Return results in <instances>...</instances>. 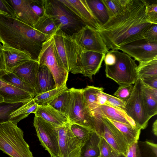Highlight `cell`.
<instances>
[{"label":"cell","mask_w":157,"mask_h":157,"mask_svg":"<svg viewBox=\"0 0 157 157\" xmlns=\"http://www.w3.org/2000/svg\"><path fill=\"white\" fill-rule=\"evenodd\" d=\"M144 0H128L125 8L109 18L98 31L108 50L143 38L144 31L152 24L147 20Z\"/></svg>","instance_id":"1"},{"label":"cell","mask_w":157,"mask_h":157,"mask_svg":"<svg viewBox=\"0 0 157 157\" xmlns=\"http://www.w3.org/2000/svg\"><path fill=\"white\" fill-rule=\"evenodd\" d=\"M50 37L16 18L0 14V42L3 46L26 52L37 61L43 43Z\"/></svg>","instance_id":"2"},{"label":"cell","mask_w":157,"mask_h":157,"mask_svg":"<svg viewBox=\"0 0 157 157\" xmlns=\"http://www.w3.org/2000/svg\"><path fill=\"white\" fill-rule=\"evenodd\" d=\"M52 36L55 51L60 65L68 72L81 74L84 52L71 36L59 29Z\"/></svg>","instance_id":"3"},{"label":"cell","mask_w":157,"mask_h":157,"mask_svg":"<svg viewBox=\"0 0 157 157\" xmlns=\"http://www.w3.org/2000/svg\"><path fill=\"white\" fill-rule=\"evenodd\" d=\"M23 133L12 122L0 124V150L10 157H33Z\"/></svg>","instance_id":"4"},{"label":"cell","mask_w":157,"mask_h":157,"mask_svg":"<svg viewBox=\"0 0 157 157\" xmlns=\"http://www.w3.org/2000/svg\"><path fill=\"white\" fill-rule=\"evenodd\" d=\"M71 98L68 120L70 124H75L89 128L101 136L102 122L100 118L93 116L88 110L84 101L82 89H69Z\"/></svg>","instance_id":"5"},{"label":"cell","mask_w":157,"mask_h":157,"mask_svg":"<svg viewBox=\"0 0 157 157\" xmlns=\"http://www.w3.org/2000/svg\"><path fill=\"white\" fill-rule=\"evenodd\" d=\"M110 51L115 55L116 62L113 65H105L106 77L113 80L119 86L134 84L138 78L135 60L118 50Z\"/></svg>","instance_id":"6"},{"label":"cell","mask_w":157,"mask_h":157,"mask_svg":"<svg viewBox=\"0 0 157 157\" xmlns=\"http://www.w3.org/2000/svg\"><path fill=\"white\" fill-rule=\"evenodd\" d=\"M42 2L44 13L53 18L59 25L60 29L67 34L72 35L84 26L59 0H42Z\"/></svg>","instance_id":"7"},{"label":"cell","mask_w":157,"mask_h":157,"mask_svg":"<svg viewBox=\"0 0 157 157\" xmlns=\"http://www.w3.org/2000/svg\"><path fill=\"white\" fill-rule=\"evenodd\" d=\"M37 61L39 65H45L53 76L56 87L66 85L69 72L60 64L55 51L52 36L42 44Z\"/></svg>","instance_id":"8"},{"label":"cell","mask_w":157,"mask_h":157,"mask_svg":"<svg viewBox=\"0 0 157 157\" xmlns=\"http://www.w3.org/2000/svg\"><path fill=\"white\" fill-rule=\"evenodd\" d=\"M33 124L41 145L49 153L51 157H60L58 127L36 116Z\"/></svg>","instance_id":"9"},{"label":"cell","mask_w":157,"mask_h":157,"mask_svg":"<svg viewBox=\"0 0 157 157\" xmlns=\"http://www.w3.org/2000/svg\"><path fill=\"white\" fill-rule=\"evenodd\" d=\"M141 81L138 78L132 93L125 103L124 112L141 129L147 126L150 118L146 111L141 94Z\"/></svg>","instance_id":"10"},{"label":"cell","mask_w":157,"mask_h":157,"mask_svg":"<svg viewBox=\"0 0 157 157\" xmlns=\"http://www.w3.org/2000/svg\"><path fill=\"white\" fill-rule=\"evenodd\" d=\"M71 36L83 52H94L106 54L109 52L99 33L95 29L84 26Z\"/></svg>","instance_id":"11"},{"label":"cell","mask_w":157,"mask_h":157,"mask_svg":"<svg viewBox=\"0 0 157 157\" xmlns=\"http://www.w3.org/2000/svg\"><path fill=\"white\" fill-rule=\"evenodd\" d=\"M119 50L139 62L157 58V42H150L144 38L122 45Z\"/></svg>","instance_id":"12"},{"label":"cell","mask_w":157,"mask_h":157,"mask_svg":"<svg viewBox=\"0 0 157 157\" xmlns=\"http://www.w3.org/2000/svg\"><path fill=\"white\" fill-rule=\"evenodd\" d=\"M70 125L68 122L58 128L60 157H80L83 144L74 135Z\"/></svg>","instance_id":"13"},{"label":"cell","mask_w":157,"mask_h":157,"mask_svg":"<svg viewBox=\"0 0 157 157\" xmlns=\"http://www.w3.org/2000/svg\"><path fill=\"white\" fill-rule=\"evenodd\" d=\"M102 124L101 137H103L116 152L125 156L129 147L128 142L123 134L107 118L100 116Z\"/></svg>","instance_id":"14"},{"label":"cell","mask_w":157,"mask_h":157,"mask_svg":"<svg viewBox=\"0 0 157 157\" xmlns=\"http://www.w3.org/2000/svg\"><path fill=\"white\" fill-rule=\"evenodd\" d=\"M79 20L84 26L98 31L101 26L89 6L86 0H59Z\"/></svg>","instance_id":"15"},{"label":"cell","mask_w":157,"mask_h":157,"mask_svg":"<svg viewBox=\"0 0 157 157\" xmlns=\"http://www.w3.org/2000/svg\"><path fill=\"white\" fill-rule=\"evenodd\" d=\"M2 59L6 71L11 72L15 68L32 59L27 52L14 48L1 46Z\"/></svg>","instance_id":"16"},{"label":"cell","mask_w":157,"mask_h":157,"mask_svg":"<svg viewBox=\"0 0 157 157\" xmlns=\"http://www.w3.org/2000/svg\"><path fill=\"white\" fill-rule=\"evenodd\" d=\"M15 12L16 18L33 27L39 17L33 11L31 0H7Z\"/></svg>","instance_id":"17"},{"label":"cell","mask_w":157,"mask_h":157,"mask_svg":"<svg viewBox=\"0 0 157 157\" xmlns=\"http://www.w3.org/2000/svg\"><path fill=\"white\" fill-rule=\"evenodd\" d=\"M91 114L94 117L102 116L109 120L138 127L132 119L124 111L107 105L99 106Z\"/></svg>","instance_id":"18"},{"label":"cell","mask_w":157,"mask_h":157,"mask_svg":"<svg viewBox=\"0 0 157 157\" xmlns=\"http://www.w3.org/2000/svg\"><path fill=\"white\" fill-rule=\"evenodd\" d=\"M0 95L3 102L8 103L24 102L33 98L34 94L4 82L0 86Z\"/></svg>","instance_id":"19"},{"label":"cell","mask_w":157,"mask_h":157,"mask_svg":"<svg viewBox=\"0 0 157 157\" xmlns=\"http://www.w3.org/2000/svg\"><path fill=\"white\" fill-rule=\"evenodd\" d=\"M105 54L94 52H84L81 74L92 80L93 75H95L101 68Z\"/></svg>","instance_id":"20"},{"label":"cell","mask_w":157,"mask_h":157,"mask_svg":"<svg viewBox=\"0 0 157 157\" xmlns=\"http://www.w3.org/2000/svg\"><path fill=\"white\" fill-rule=\"evenodd\" d=\"M39 68L38 61L31 59L15 68L11 72L35 91L36 78Z\"/></svg>","instance_id":"21"},{"label":"cell","mask_w":157,"mask_h":157,"mask_svg":"<svg viewBox=\"0 0 157 157\" xmlns=\"http://www.w3.org/2000/svg\"><path fill=\"white\" fill-rule=\"evenodd\" d=\"M34 114L56 127L69 122L66 117L48 104L38 105Z\"/></svg>","instance_id":"22"},{"label":"cell","mask_w":157,"mask_h":157,"mask_svg":"<svg viewBox=\"0 0 157 157\" xmlns=\"http://www.w3.org/2000/svg\"><path fill=\"white\" fill-rule=\"evenodd\" d=\"M56 88L53 75L48 67L44 65H39L36 75L35 89L36 95L49 91Z\"/></svg>","instance_id":"23"},{"label":"cell","mask_w":157,"mask_h":157,"mask_svg":"<svg viewBox=\"0 0 157 157\" xmlns=\"http://www.w3.org/2000/svg\"><path fill=\"white\" fill-rule=\"evenodd\" d=\"M101 136L93 132L88 136L82 146L80 157H95L100 156L99 144Z\"/></svg>","instance_id":"24"},{"label":"cell","mask_w":157,"mask_h":157,"mask_svg":"<svg viewBox=\"0 0 157 157\" xmlns=\"http://www.w3.org/2000/svg\"><path fill=\"white\" fill-rule=\"evenodd\" d=\"M33 28L49 37L52 36L60 29L59 25L56 21L45 13L39 17Z\"/></svg>","instance_id":"25"},{"label":"cell","mask_w":157,"mask_h":157,"mask_svg":"<svg viewBox=\"0 0 157 157\" xmlns=\"http://www.w3.org/2000/svg\"><path fill=\"white\" fill-rule=\"evenodd\" d=\"M38 105L33 98L26 102L11 113L10 116V121L17 124L31 113L34 114L37 109Z\"/></svg>","instance_id":"26"},{"label":"cell","mask_w":157,"mask_h":157,"mask_svg":"<svg viewBox=\"0 0 157 157\" xmlns=\"http://www.w3.org/2000/svg\"><path fill=\"white\" fill-rule=\"evenodd\" d=\"M104 89L102 87H96L93 86H88L82 89L85 103L90 113L98 106V96L101 92L103 91Z\"/></svg>","instance_id":"27"},{"label":"cell","mask_w":157,"mask_h":157,"mask_svg":"<svg viewBox=\"0 0 157 157\" xmlns=\"http://www.w3.org/2000/svg\"><path fill=\"white\" fill-rule=\"evenodd\" d=\"M71 98V92L69 89L67 88L48 104L68 119Z\"/></svg>","instance_id":"28"},{"label":"cell","mask_w":157,"mask_h":157,"mask_svg":"<svg viewBox=\"0 0 157 157\" xmlns=\"http://www.w3.org/2000/svg\"><path fill=\"white\" fill-rule=\"evenodd\" d=\"M109 120L123 134L129 146L138 141L141 130L140 128Z\"/></svg>","instance_id":"29"},{"label":"cell","mask_w":157,"mask_h":157,"mask_svg":"<svg viewBox=\"0 0 157 157\" xmlns=\"http://www.w3.org/2000/svg\"><path fill=\"white\" fill-rule=\"evenodd\" d=\"M86 1L94 16L102 26L107 22L110 18L105 5L101 0Z\"/></svg>","instance_id":"30"},{"label":"cell","mask_w":157,"mask_h":157,"mask_svg":"<svg viewBox=\"0 0 157 157\" xmlns=\"http://www.w3.org/2000/svg\"><path fill=\"white\" fill-rule=\"evenodd\" d=\"M141 94L146 113L151 118L157 114V100L149 93L142 82Z\"/></svg>","instance_id":"31"},{"label":"cell","mask_w":157,"mask_h":157,"mask_svg":"<svg viewBox=\"0 0 157 157\" xmlns=\"http://www.w3.org/2000/svg\"><path fill=\"white\" fill-rule=\"evenodd\" d=\"M136 72L138 77L140 79L157 76V58L139 62Z\"/></svg>","instance_id":"32"},{"label":"cell","mask_w":157,"mask_h":157,"mask_svg":"<svg viewBox=\"0 0 157 157\" xmlns=\"http://www.w3.org/2000/svg\"><path fill=\"white\" fill-rule=\"evenodd\" d=\"M0 78L8 83L36 95L34 90L12 72L6 71L0 77Z\"/></svg>","instance_id":"33"},{"label":"cell","mask_w":157,"mask_h":157,"mask_svg":"<svg viewBox=\"0 0 157 157\" xmlns=\"http://www.w3.org/2000/svg\"><path fill=\"white\" fill-rule=\"evenodd\" d=\"M67 88L66 85L56 87L49 91L36 95L33 99L38 105L49 104Z\"/></svg>","instance_id":"34"},{"label":"cell","mask_w":157,"mask_h":157,"mask_svg":"<svg viewBox=\"0 0 157 157\" xmlns=\"http://www.w3.org/2000/svg\"><path fill=\"white\" fill-rule=\"evenodd\" d=\"M105 5L110 18L122 12L125 8L128 0H101Z\"/></svg>","instance_id":"35"},{"label":"cell","mask_w":157,"mask_h":157,"mask_svg":"<svg viewBox=\"0 0 157 157\" xmlns=\"http://www.w3.org/2000/svg\"><path fill=\"white\" fill-rule=\"evenodd\" d=\"M26 102L0 103V124L10 121V116L11 113Z\"/></svg>","instance_id":"36"},{"label":"cell","mask_w":157,"mask_h":157,"mask_svg":"<svg viewBox=\"0 0 157 157\" xmlns=\"http://www.w3.org/2000/svg\"><path fill=\"white\" fill-rule=\"evenodd\" d=\"M139 149V157H157L156 144L148 141H138Z\"/></svg>","instance_id":"37"},{"label":"cell","mask_w":157,"mask_h":157,"mask_svg":"<svg viewBox=\"0 0 157 157\" xmlns=\"http://www.w3.org/2000/svg\"><path fill=\"white\" fill-rule=\"evenodd\" d=\"M70 127L74 135L83 144L90 134L94 132L89 128L75 124H70Z\"/></svg>","instance_id":"38"},{"label":"cell","mask_w":157,"mask_h":157,"mask_svg":"<svg viewBox=\"0 0 157 157\" xmlns=\"http://www.w3.org/2000/svg\"><path fill=\"white\" fill-rule=\"evenodd\" d=\"M133 88L132 85L119 86L114 95L125 103L130 96Z\"/></svg>","instance_id":"39"},{"label":"cell","mask_w":157,"mask_h":157,"mask_svg":"<svg viewBox=\"0 0 157 157\" xmlns=\"http://www.w3.org/2000/svg\"><path fill=\"white\" fill-rule=\"evenodd\" d=\"M100 156L110 157L115 151L110 145L102 137H101L99 144Z\"/></svg>","instance_id":"40"},{"label":"cell","mask_w":157,"mask_h":157,"mask_svg":"<svg viewBox=\"0 0 157 157\" xmlns=\"http://www.w3.org/2000/svg\"><path fill=\"white\" fill-rule=\"evenodd\" d=\"M146 1V13L148 21L151 24H157V4L156 3H150Z\"/></svg>","instance_id":"41"},{"label":"cell","mask_w":157,"mask_h":157,"mask_svg":"<svg viewBox=\"0 0 157 157\" xmlns=\"http://www.w3.org/2000/svg\"><path fill=\"white\" fill-rule=\"evenodd\" d=\"M143 36L149 42H157V24H152L144 31Z\"/></svg>","instance_id":"42"},{"label":"cell","mask_w":157,"mask_h":157,"mask_svg":"<svg viewBox=\"0 0 157 157\" xmlns=\"http://www.w3.org/2000/svg\"><path fill=\"white\" fill-rule=\"evenodd\" d=\"M107 97L106 105H107L124 111L125 104L121 100L114 97L104 93Z\"/></svg>","instance_id":"43"},{"label":"cell","mask_w":157,"mask_h":157,"mask_svg":"<svg viewBox=\"0 0 157 157\" xmlns=\"http://www.w3.org/2000/svg\"><path fill=\"white\" fill-rule=\"evenodd\" d=\"M0 14L16 18L14 10L7 0H0Z\"/></svg>","instance_id":"44"},{"label":"cell","mask_w":157,"mask_h":157,"mask_svg":"<svg viewBox=\"0 0 157 157\" xmlns=\"http://www.w3.org/2000/svg\"><path fill=\"white\" fill-rule=\"evenodd\" d=\"M31 5L34 13L39 17L44 14L42 0H31Z\"/></svg>","instance_id":"45"},{"label":"cell","mask_w":157,"mask_h":157,"mask_svg":"<svg viewBox=\"0 0 157 157\" xmlns=\"http://www.w3.org/2000/svg\"><path fill=\"white\" fill-rule=\"evenodd\" d=\"M136 141L129 146L126 157H139V149Z\"/></svg>","instance_id":"46"},{"label":"cell","mask_w":157,"mask_h":157,"mask_svg":"<svg viewBox=\"0 0 157 157\" xmlns=\"http://www.w3.org/2000/svg\"><path fill=\"white\" fill-rule=\"evenodd\" d=\"M140 79L142 83L144 85L157 89V76L150 77Z\"/></svg>","instance_id":"47"},{"label":"cell","mask_w":157,"mask_h":157,"mask_svg":"<svg viewBox=\"0 0 157 157\" xmlns=\"http://www.w3.org/2000/svg\"><path fill=\"white\" fill-rule=\"evenodd\" d=\"M105 65L112 66L114 65L116 62L115 55L110 51L105 54L104 59Z\"/></svg>","instance_id":"48"},{"label":"cell","mask_w":157,"mask_h":157,"mask_svg":"<svg viewBox=\"0 0 157 157\" xmlns=\"http://www.w3.org/2000/svg\"><path fill=\"white\" fill-rule=\"evenodd\" d=\"M107 97L103 91L101 92L99 94L98 103V106L103 105H106Z\"/></svg>","instance_id":"49"},{"label":"cell","mask_w":157,"mask_h":157,"mask_svg":"<svg viewBox=\"0 0 157 157\" xmlns=\"http://www.w3.org/2000/svg\"><path fill=\"white\" fill-rule=\"evenodd\" d=\"M6 71L4 64L0 56V77L5 73Z\"/></svg>","instance_id":"50"},{"label":"cell","mask_w":157,"mask_h":157,"mask_svg":"<svg viewBox=\"0 0 157 157\" xmlns=\"http://www.w3.org/2000/svg\"><path fill=\"white\" fill-rule=\"evenodd\" d=\"M152 132L155 136H157V120L156 119L153 122L152 125Z\"/></svg>","instance_id":"51"},{"label":"cell","mask_w":157,"mask_h":157,"mask_svg":"<svg viewBox=\"0 0 157 157\" xmlns=\"http://www.w3.org/2000/svg\"><path fill=\"white\" fill-rule=\"evenodd\" d=\"M110 157H126V156L122 154H120L114 151Z\"/></svg>","instance_id":"52"},{"label":"cell","mask_w":157,"mask_h":157,"mask_svg":"<svg viewBox=\"0 0 157 157\" xmlns=\"http://www.w3.org/2000/svg\"><path fill=\"white\" fill-rule=\"evenodd\" d=\"M3 102V99L2 97L0 95V103Z\"/></svg>","instance_id":"53"},{"label":"cell","mask_w":157,"mask_h":157,"mask_svg":"<svg viewBox=\"0 0 157 157\" xmlns=\"http://www.w3.org/2000/svg\"><path fill=\"white\" fill-rule=\"evenodd\" d=\"M2 45L1 44L0 42V56L1 57V46Z\"/></svg>","instance_id":"54"},{"label":"cell","mask_w":157,"mask_h":157,"mask_svg":"<svg viewBox=\"0 0 157 157\" xmlns=\"http://www.w3.org/2000/svg\"><path fill=\"white\" fill-rule=\"evenodd\" d=\"M100 157V156H98V157Z\"/></svg>","instance_id":"55"}]
</instances>
